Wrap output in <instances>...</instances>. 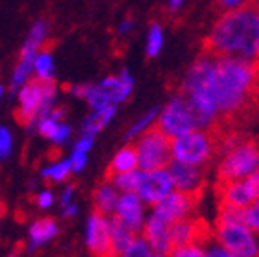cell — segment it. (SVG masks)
<instances>
[{
    "label": "cell",
    "instance_id": "cell-1",
    "mask_svg": "<svg viewBox=\"0 0 259 257\" xmlns=\"http://www.w3.org/2000/svg\"><path fill=\"white\" fill-rule=\"evenodd\" d=\"M182 84H199L219 107L221 119L239 116L255 107L257 64L204 52L186 72Z\"/></svg>",
    "mask_w": 259,
    "mask_h": 257
},
{
    "label": "cell",
    "instance_id": "cell-2",
    "mask_svg": "<svg viewBox=\"0 0 259 257\" xmlns=\"http://www.w3.org/2000/svg\"><path fill=\"white\" fill-rule=\"evenodd\" d=\"M206 52L259 64V6L252 2L225 11L211 26Z\"/></svg>",
    "mask_w": 259,
    "mask_h": 257
},
{
    "label": "cell",
    "instance_id": "cell-3",
    "mask_svg": "<svg viewBox=\"0 0 259 257\" xmlns=\"http://www.w3.org/2000/svg\"><path fill=\"white\" fill-rule=\"evenodd\" d=\"M221 160L217 165L219 182L250 178L259 169V144L254 140L228 138L219 145Z\"/></svg>",
    "mask_w": 259,
    "mask_h": 257
},
{
    "label": "cell",
    "instance_id": "cell-4",
    "mask_svg": "<svg viewBox=\"0 0 259 257\" xmlns=\"http://www.w3.org/2000/svg\"><path fill=\"white\" fill-rule=\"evenodd\" d=\"M171 149H173L175 162H184L204 167L213 160L215 153L219 151V145H217V140L213 138L211 131L195 128V131L173 138Z\"/></svg>",
    "mask_w": 259,
    "mask_h": 257
},
{
    "label": "cell",
    "instance_id": "cell-5",
    "mask_svg": "<svg viewBox=\"0 0 259 257\" xmlns=\"http://www.w3.org/2000/svg\"><path fill=\"white\" fill-rule=\"evenodd\" d=\"M156 127L162 133L167 134L171 140L190 133V131H195V128H202L200 127L199 114L193 109L190 99L186 98L182 92L173 96L164 105V109H160Z\"/></svg>",
    "mask_w": 259,
    "mask_h": 257
},
{
    "label": "cell",
    "instance_id": "cell-6",
    "mask_svg": "<svg viewBox=\"0 0 259 257\" xmlns=\"http://www.w3.org/2000/svg\"><path fill=\"white\" fill-rule=\"evenodd\" d=\"M173 140L165 133H162L158 127L149 128L140 138L135 140V147L138 153L140 169L144 171H153V169L169 167L173 162V149H171Z\"/></svg>",
    "mask_w": 259,
    "mask_h": 257
},
{
    "label": "cell",
    "instance_id": "cell-7",
    "mask_svg": "<svg viewBox=\"0 0 259 257\" xmlns=\"http://www.w3.org/2000/svg\"><path fill=\"white\" fill-rule=\"evenodd\" d=\"M213 241L237 257H259V233L248 223L215 224Z\"/></svg>",
    "mask_w": 259,
    "mask_h": 257
},
{
    "label": "cell",
    "instance_id": "cell-8",
    "mask_svg": "<svg viewBox=\"0 0 259 257\" xmlns=\"http://www.w3.org/2000/svg\"><path fill=\"white\" fill-rule=\"evenodd\" d=\"M85 246L94 257H116L110 239V217L92 211L85 223Z\"/></svg>",
    "mask_w": 259,
    "mask_h": 257
},
{
    "label": "cell",
    "instance_id": "cell-9",
    "mask_svg": "<svg viewBox=\"0 0 259 257\" xmlns=\"http://www.w3.org/2000/svg\"><path fill=\"white\" fill-rule=\"evenodd\" d=\"M45 87H46V81L33 79V81H28L17 92V98H19L17 119L22 125H26V127L33 128L35 123H37L40 107H42V101H45Z\"/></svg>",
    "mask_w": 259,
    "mask_h": 257
},
{
    "label": "cell",
    "instance_id": "cell-10",
    "mask_svg": "<svg viewBox=\"0 0 259 257\" xmlns=\"http://www.w3.org/2000/svg\"><path fill=\"white\" fill-rule=\"evenodd\" d=\"M171 191H175L173 177L169 173V167H162L153 169V171H144L136 193L144 198V202L149 208H153L160 200H164Z\"/></svg>",
    "mask_w": 259,
    "mask_h": 257
},
{
    "label": "cell",
    "instance_id": "cell-11",
    "mask_svg": "<svg viewBox=\"0 0 259 257\" xmlns=\"http://www.w3.org/2000/svg\"><path fill=\"white\" fill-rule=\"evenodd\" d=\"M195 206H197V197L175 189L164 200H160L158 204H155L151 208V213H155L160 219H164L169 224H173L177 221H182V219L193 217Z\"/></svg>",
    "mask_w": 259,
    "mask_h": 257
},
{
    "label": "cell",
    "instance_id": "cell-12",
    "mask_svg": "<svg viewBox=\"0 0 259 257\" xmlns=\"http://www.w3.org/2000/svg\"><path fill=\"white\" fill-rule=\"evenodd\" d=\"M219 204H228L235 208H250L259 198V193L255 189L254 182L250 178H241V180H228V182H219Z\"/></svg>",
    "mask_w": 259,
    "mask_h": 257
},
{
    "label": "cell",
    "instance_id": "cell-13",
    "mask_svg": "<svg viewBox=\"0 0 259 257\" xmlns=\"http://www.w3.org/2000/svg\"><path fill=\"white\" fill-rule=\"evenodd\" d=\"M147 208H149V206L144 202V198L140 197L136 191L121 193L120 200H118V206H116L114 217L123 221V223L133 228L135 232L142 233L145 221L149 217Z\"/></svg>",
    "mask_w": 259,
    "mask_h": 257
},
{
    "label": "cell",
    "instance_id": "cell-14",
    "mask_svg": "<svg viewBox=\"0 0 259 257\" xmlns=\"http://www.w3.org/2000/svg\"><path fill=\"white\" fill-rule=\"evenodd\" d=\"M169 173L173 177L175 189H179L182 193L197 197L204 188L206 175L204 167H200V165H191V163L175 162L173 160L169 163Z\"/></svg>",
    "mask_w": 259,
    "mask_h": 257
},
{
    "label": "cell",
    "instance_id": "cell-15",
    "mask_svg": "<svg viewBox=\"0 0 259 257\" xmlns=\"http://www.w3.org/2000/svg\"><path fill=\"white\" fill-rule=\"evenodd\" d=\"M142 237L158 255H169L171 250L175 248L173 241H171V224L155 213H149L144 230H142Z\"/></svg>",
    "mask_w": 259,
    "mask_h": 257
},
{
    "label": "cell",
    "instance_id": "cell-16",
    "mask_svg": "<svg viewBox=\"0 0 259 257\" xmlns=\"http://www.w3.org/2000/svg\"><path fill=\"white\" fill-rule=\"evenodd\" d=\"M171 241H173V246H184L191 242H208L209 233L200 221L190 217L171 224Z\"/></svg>",
    "mask_w": 259,
    "mask_h": 257
},
{
    "label": "cell",
    "instance_id": "cell-17",
    "mask_svg": "<svg viewBox=\"0 0 259 257\" xmlns=\"http://www.w3.org/2000/svg\"><path fill=\"white\" fill-rule=\"evenodd\" d=\"M100 87L103 89V92L107 94L110 103L120 105L123 101L129 99V96L133 94V89H135V77L129 70H121L120 74L109 75L105 79L100 81Z\"/></svg>",
    "mask_w": 259,
    "mask_h": 257
},
{
    "label": "cell",
    "instance_id": "cell-18",
    "mask_svg": "<svg viewBox=\"0 0 259 257\" xmlns=\"http://www.w3.org/2000/svg\"><path fill=\"white\" fill-rule=\"evenodd\" d=\"M57 235H59L57 221L50 217L37 219L28 228V246H30V250H37V248L52 242Z\"/></svg>",
    "mask_w": 259,
    "mask_h": 257
},
{
    "label": "cell",
    "instance_id": "cell-19",
    "mask_svg": "<svg viewBox=\"0 0 259 257\" xmlns=\"http://www.w3.org/2000/svg\"><path fill=\"white\" fill-rule=\"evenodd\" d=\"M121 191L116 188L112 180H107V182H101L98 188L94 189V195H92V204H94L96 211L103 213V215H114L116 206H118V200H120Z\"/></svg>",
    "mask_w": 259,
    "mask_h": 257
},
{
    "label": "cell",
    "instance_id": "cell-20",
    "mask_svg": "<svg viewBox=\"0 0 259 257\" xmlns=\"http://www.w3.org/2000/svg\"><path fill=\"white\" fill-rule=\"evenodd\" d=\"M136 237H138V232H135L118 217L110 215V239H112V248H114L116 257L121 252H125L135 242Z\"/></svg>",
    "mask_w": 259,
    "mask_h": 257
},
{
    "label": "cell",
    "instance_id": "cell-21",
    "mask_svg": "<svg viewBox=\"0 0 259 257\" xmlns=\"http://www.w3.org/2000/svg\"><path fill=\"white\" fill-rule=\"evenodd\" d=\"M45 37H46V22L45 20H37L31 26L28 37H26V42L22 46V52H20V59L35 63V57H37L39 48L45 42Z\"/></svg>",
    "mask_w": 259,
    "mask_h": 257
},
{
    "label": "cell",
    "instance_id": "cell-22",
    "mask_svg": "<svg viewBox=\"0 0 259 257\" xmlns=\"http://www.w3.org/2000/svg\"><path fill=\"white\" fill-rule=\"evenodd\" d=\"M140 167L138 163V153H136L135 145H125L118 153L112 156L109 165V177L118 173H127V171H135Z\"/></svg>",
    "mask_w": 259,
    "mask_h": 257
},
{
    "label": "cell",
    "instance_id": "cell-23",
    "mask_svg": "<svg viewBox=\"0 0 259 257\" xmlns=\"http://www.w3.org/2000/svg\"><path fill=\"white\" fill-rule=\"evenodd\" d=\"M116 109H118V105H107L103 109L92 110V112L87 116L85 121H83V133L96 136V134L100 133V131H103V128L112 121Z\"/></svg>",
    "mask_w": 259,
    "mask_h": 257
},
{
    "label": "cell",
    "instance_id": "cell-24",
    "mask_svg": "<svg viewBox=\"0 0 259 257\" xmlns=\"http://www.w3.org/2000/svg\"><path fill=\"white\" fill-rule=\"evenodd\" d=\"M72 173H74V169H72L70 158H61L54 160L40 169V178L50 184H63L68 180Z\"/></svg>",
    "mask_w": 259,
    "mask_h": 257
},
{
    "label": "cell",
    "instance_id": "cell-25",
    "mask_svg": "<svg viewBox=\"0 0 259 257\" xmlns=\"http://www.w3.org/2000/svg\"><path fill=\"white\" fill-rule=\"evenodd\" d=\"M158 114H160V109L147 110V112H145L142 118H138L135 123L131 125V128L127 131V134H125V138L131 142V140L140 138V136H142L144 133H147L149 128L156 127V121H158Z\"/></svg>",
    "mask_w": 259,
    "mask_h": 257
},
{
    "label": "cell",
    "instance_id": "cell-26",
    "mask_svg": "<svg viewBox=\"0 0 259 257\" xmlns=\"http://www.w3.org/2000/svg\"><path fill=\"white\" fill-rule=\"evenodd\" d=\"M63 119H65V110L54 109L50 114H46L45 118L37 121L35 128H37V133H39L40 136H45L46 140H52V136L55 134V131H57L59 125L63 123Z\"/></svg>",
    "mask_w": 259,
    "mask_h": 257
},
{
    "label": "cell",
    "instance_id": "cell-27",
    "mask_svg": "<svg viewBox=\"0 0 259 257\" xmlns=\"http://www.w3.org/2000/svg\"><path fill=\"white\" fill-rule=\"evenodd\" d=\"M142 173H144V169L138 167V169H135V171H127V173L110 175L109 178L121 193H129V191H138Z\"/></svg>",
    "mask_w": 259,
    "mask_h": 257
},
{
    "label": "cell",
    "instance_id": "cell-28",
    "mask_svg": "<svg viewBox=\"0 0 259 257\" xmlns=\"http://www.w3.org/2000/svg\"><path fill=\"white\" fill-rule=\"evenodd\" d=\"M33 74L40 81H54V57L50 52H39L33 63Z\"/></svg>",
    "mask_w": 259,
    "mask_h": 257
},
{
    "label": "cell",
    "instance_id": "cell-29",
    "mask_svg": "<svg viewBox=\"0 0 259 257\" xmlns=\"http://www.w3.org/2000/svg\"><path fill=\"white\" fill-rule=\"evenodd\" d=\"M234 223H246V209L228 206V204H219V211L215 224H234Z\"/></svg>",
    "mask_w": 259,
    "mask_h": 257
},
{
    "label": "cell",
    "instance_id": "cell-30",
    "mask_svg": "<svg viewBox=\"0 0 259 257\" xmlns=\"http://www.w3.org/2000/svg\"><path fill=\"white\" fill-rule=\"evenodd\" d=\"M164 46V30L160 24H151L149 33H147V42H145V54L147 57H156L162 52Z\"/></svg>",
    "mask_w": 259,
    "mask_h": 257
},
{
    "label": "cell",
    "instance_id": "cell-31",
    "mask_svg": "<svg viewBox=\"0 0 259 257\" xmlns=\"http://www.w3.org/2000/svg\"><path fill=\"white\" fill-rule=\"evenodd\" d=\"M158 253H155V250L147 244V241H145L142 235H138V237L135 239V242L131 244L125 252H121L118 257H156Z\"/></svg>",
    "mask_w": 259,
    "mask_h": 257
},
{
    "label": "cell",
    "instance_id": "cell-32",
    "mask_svg": "<svg viewBox=\"0 0 259 257\" xmlns=\"http://www.w3.org/2000/svg\"><path fill=\"white\" fill-rule=\"evenodd\" d=\"M169 257H208L206 242H191V244H184V246H175Z\"/></svg>",
    "mask_w": 259,
    "mask_h": 257
},
{
    "label": "cell",
    "instance_id": "cell-33",
    "mask_svg": "<svg viewBox=\"0 0 259 257\" xmlns=\"http://www.w3.org/2000/svg\"><path fill=\"white\" fill-rule=\"evenodd\" d=\"M11 153H13V136L8 127H0V162L10 158Z\"/></svg>",
    "mask_w": 259,
    "mask_h": 257
},
{
    "label": "cell",
    "instance_id": "cell-34",
    "mask_svg": "<svg viewBox=\"0 0 259 257\" xmlns=\"http://www.w3.org/2000/svg\"><path fill=\"white\" fill-rule=\"evenodd\" d=\"M55 204V193L52 189H39L37 195H35V206L42 211L50 209Z\"/></svg>",
    "mask_w": 259,
    "mask_h": 257
},
{
    "label": "cell",
    "instance_id": "cell-35",
    "mask_svg": "<svg viewBox=\"0 0 259 257\" xmlns=\"http://www.w3.org/2000/svg\"><path fill=\"white\" fill-rule=\"evenodd\" d=\"M70 162H72V169H74V173L75 175L81 173V171L87 167V163H89V153H83V151H75V149H72Z\"/></svg>",
    "mask_w": 259,
    "mask_h": 257
},
{
    "label": "cell",
    "instance_id": "cell-36",
    "mask_svg": "<svg viewBox=\"0 0 259 257\" xmlns=\"http://www.w3.org/2000/svg\"><path fill=\"white\" fill-rule=\"evenodd\" d=\"M206 253H208V257H237L235 253H232L230 250H226L225 246H221L219 242L211 241V239L206 242Z\"/></svg>",
    "mask_w": 259,
    "mask_h": 257
},
{
    "label": "cell",
    "instance_id": "cell-37",
    "mask_svg": "<svg viewBox=\"0 0 259 257\" xmlns=\"http://www.w3.org/2000/svg\"><path fill=\"white\" fill-rule=\"evenodd\" d=\"M70 134H72V128H70V125L68 123H65V121H63V123L59 125V128H57V131H55V134L54 136H52V144L54 145H65L66 142H68L70 140Z\"/></svg>",
    "mask_w": 259,
    "mask_h": 257
},
{
    "label": "cell",
    "instance_id": "cell-38",
    "mask_svg": "<svg viewBox=\"0 0 259 257\" xmlns=\"http://www.w3.org/2000/svg\"><path fill=\"white\" fill-rule=\"evenodd\" d=\"M246 223L259 233V198L250 208H246Z\"/></svg>",
    "mask_w": 259,
    "mask_h": 257
},
{
    "label": "cell",
    "instance_id": "cell-39",
    "mask_svg": "<svg viewBox=\"0 0 259 257\" xmlns=\"http://www.w3.org/2000/svg\"><path fill=\"white\" fill-rule=\"evenodd\" d=\"M254 0H217V6H219V10L225 13V11H232V10H239L243 6L246 4H252Z\"/></svg>",
    "mask_w": 259,
    "mask_h": 257
},
{
    "label": "cell",
    "instance_id": "cell-40",
    "mask_svg": "<svg viewBox=\"0 0 259 257\" xmlns=\"http://www.w3.org/2000/svg\"><path fill=\"white\" fill-rule=\"evenodd\" d=\"M74 198H75V188H74V186H65V188L61 189L57 200H59L61 208H65V206H68V204L75 202Z\"/></svg>",
    "mask_w": 259,
    "mask_h": 257
},
{
    "label": "cell",
    "instance_id": "cell-41",
    "mask_svg": "<svg viewBox=\"0 0 259 257\" xmlns=\"http://www.w3.org/2000/svg\"><path fill=\"white\" fill-rule=\"evenodd\" d=\"M77 213H79V206H77V202H72V204H68V206H65V208H61V215H63L65 219L77 217Z\"/></svg>",
    "mask_w": 259,
    "mask_h": 257
},
{
    "label": "cell",
    "instance_id": "cell-42",
    "mask_svg": "<svg viewBox=\"0 0 259 257\" xmlns=\"http://www.w3.org/2000/svg\"><path fill=\"white\" fill-rule=\"evenodd\" d=\"M133 30H135V20L133 19H123L120 22V26H118V33L120 35H127Z\"/></svg>",
    "mask_w": 259,
    "mask_h": 257
},
{
    "label": "cell",
    "instance_id": "cell-43",
    "mask_svg": "<svg viewBox=\"0 0 259 257\" xmlns=\"http://www.w3.org/2000/svg\"><path fill=\"white\" fill-rule=\"evenodd\" d=\"M182 4H184V0H169V10L171 11H177L182 8Z\"/></svg>",
    "mask_w": 259,
    "mask_h": 257
},
{
    "label": "cell",
    "instance_id": "cell-44",
    "mask_svg": "<svg viewBox=\"0 0 259 257\" xmlns=\"http://www.w3.org/2000/svg\"><path fill=\"white\" fill-rule=\"evenodd\" d=\"M250 180H252V182H254L255 189H257V193H259V169H257V171H255L254 175H252V177H250Z\"/></svg>",
    "mask_w": 259,
    "mask_h": 257
},
{
    "label": "cell",
    "instance_id": "cell-45",
    "mask_svg": "<svg viewBox=\"0 0 259 257\" xmlns=\"http://www.w3.org/2000/svg\"><path fill=\"white\" fill-rule=\"evenodd\" d=\"M255 107H259V64H257V84H255Z\"/></svg>",
    "mask_w": 259,
    "mask_h": 257
},
{
    "label": "cell",
    "instance_id": "cell-46",
    "mask_svg": "<svg viewBox=\"0 0 259 257\" xmlns=\"http://www.w3.org/2000/svg\"><path fill=\"white\" fill-rule=\"evenodd\" d=\"M4 213H6V209H4V206H2V202H0V224H2V219H4Z\"/></svg>",
    "mask_w": 259,
    "mask_h": 257
},
{
    "label": "cell",
    "instance_id": "cell-47",
    "mask_svg": "<svg viewBox=\"0 0 259 257\" xmlns=\"http://www.w3.org/2000/svg\"><path fill=\"white\" fill-rule=\"evenodd\" d=\"M6 257H19V252H11V253H8Z\"/></svg>",
    "mask_w": 259,
    "mask_h": 257
},
{
    "label": "cell",
    "instance_id": "cell-48",
    "mask_svg": "<svg viewBox=\"0 0 259 257\" xmlns=\"http://www.w3.org/2000/svg\"><path fill=\"white\" fill-rule=\"evenodd\" d=\"M2 96H4V87L0 84V99H2Z\"/></svg>",
    "mask_w": 259,
    "mask_h": 257
},
{
    "label": "cell",
    "instance_id": "cell-49",
    "mask_svg": "<svg viewBox=\"0 0 259 257\" xmlns=\"http://www.w3.org/2000/svg\"><path fill=\"white\" fill-rule=\"evenodd\" d=\"M156 257H169V255H156Z\"/></svg>",
    "mask_w": 259,
    "mask_h": 257
},
{
    "label": "cell",
    "instance_id": "cell-50",
    "mask_svg": "<svg viewBox=\"0 0 259 257\" xmlns=\"http://www.w3.org/2000/svg\"><path fill=\"white\" fill-rule=\"evenodd\" d=\"M254 2H255V4H257V6H259V0H254Z\"/></svg>",
    "mask_w": 259,
    "mask_h": 257
}]
</instances>
